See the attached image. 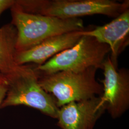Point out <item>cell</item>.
Wrapping results in <instances>:
<instances>
[{
    "instance_id": "1",
    "label": "cell",
    "mask_w": 129,
    "mask_h": 129,
    "mask_svg": "<svg viewBox=\"0 0 129 129\" xmlns=\"http://www.w3.org/2000/svg\"><path fill=\"white\" fill-rule=\"evenodd\" d=\"M3 75L7 90L1 109L23 105L36 109L52 118H57L59 108L54 97L40 86L36 68L26 64L18 65Z\"/></svg>"
},
{
    "instance_id": "2",
    "label": "cell",
    "mask_w": 129,
    "mask_h": 129,
    "mask_svg": "<svg viewBox=\"0 0 129 129\" xmlns=\"http://www.w3.org/2000/svg\"><path fill=\"white\" fill-rule=\"evenodd\" d=\"M14 5L24 12L63 19L101 14L115 18L129 7V1L18 0Z\"/></svg>"
},
{
    "instance_id": "3",
    "label": "cell",
    "mask_w": 129,
    "mask_h": 129,
    "mask_svg": "<svg viewBox=\"0 0 129 129\" xmlns=\"http://www.w3.org/2000/svg\"><path fill=\"white\" fill-rule=\"evenodd\" d=\"M10 9L12 17L11 23L17 32V53L30 49L54 36L85 30L83 20L80 18L63 19L29 14L14 5Z\"/></svg>"
},
{
    "instance_id": "4",
    "label": "cell",
    "mask_w": 129,
    "mask_h": 129,
    "mask_svg": "<svg viewBox=\"0 0 129 129\" xmlns=\"http://www.w3.org/2000/svg\"><path fill=\"white\" fill-rule=\"evenodd\" d=\"M98 69L92 67L79 72L61 71L41 74L39 75V83L45 91L54 97L59 108L71 102L102 95V85L96 78Z\"/></svg>"
},
{
    "instance_id": "5",
    "label": "cell",
    "mask_w": 129,
    "mask_h": 129,
    "mask_svg": "<svg viewBox=\"0 0 129 129\" xmlns=\"http://www.w3.org/2000/svg\"><path fill=\"white\" fill-rule=\"evenodd\" d=\"M110 51L109 46L94 37L82 36L74 46L37 66L36 69L39 73L49 74L61 71L79 72L92 67L102 69Z\"/></svg>"
},
{
    "instance_id": "6",
    "label": "cell",
    "mask_w": 129,
    "mask_h": 129,
    "mask_svg": "<svg viewBox=\"0 0 129 129\" xmlns=\"http://www.w3.org/2000/svg\"><path fill=\"white\" fill-rule=\"evenodd\" d=\"M102 69L104 75L101 80L102 103L111 117L117 119L129 109V70L124 68L118 69L110 56L106 57Z\"/></svg>"
},
{
    "instance_id": "7",
    "label": "cell",
    "mask_w": 129,
    "mask_h": 129,
    "mask_svg": "<svg viewBox=\"0 0 129 129\" xmlns=\"http://www.w3.org/2000/svg\"><path fill=\"white\" fill-rule=\"evenodd\" d=\"M105 111L101 96L71 102L59 108L57 125L61 129H93Z\"/></svg>"
},
{
    "instance_id": "8",
    "label": "cell",
    "mask_w": 129,
    "mask_h": 129,
    "mask_svg": "<svg viewBox=\"0 0 129 129\" xmlns=\"http://www.w3.org/2000/svg\"><path fill=\"white\" fill-rule=\"evenodd\" d=\"M81 36L94 37L109 46L111 60L117 65L120 53L129 44V9L125 10L109 23L90 30L80 31Z\"/></svg>"
},
{
    "instance_id": "9",
    "label": "cell",
    "mask_w": 129,
    "mask_h": 129,
    "mask_svg": "<svg viewBox=\"0 0 129 129\" xmlns=\"http://www.w3.org/2000/svg\"><path fill=\"white\" fill-rule=\"evenodd\" d=\"M81 37L80 31H75L48 38L30 49L17 53L16 64H44L56 54L74 46Z\"/></svg>"
},
{
    "instance_id": "10",
    "label": "cell",
    "mask_w": 129,
    "mask_h": 129,
    "mask_svg": "<svg viewBox=\"0 0 129 129\" xmlns=\"http://www.w3.org/2000/svg\"><path fill=\"white\" fill-rule=\"evenodd\" d=\"M17 30L12 23L0 27V72L3 75L9 73L17 66Z\"/></svg>"
},
{
    "instance_id": "11",
    "label": "cell",
    "mask_w": 129,
    "mask_h": 129,
    "mask_svg": "<svg viewBox=\"0 0 129 129\" xmlns=\"http://www.w3.org/2000/svg\"><path fill=\"white\" fill-rule=\"evenodd\" d=\"M7 90V84L5 77L3 74L0 76V109Z\"/></svg>"
},
{
    "instance_id": "12",
    "label": "cell",
    "mask_w": 129,
    "mask_h": 129,
    "mask_svg": "<svg viewBox=\"0 0 129 129\" xmlns=\"http://www.w3.org/2000/svg\"><path fill=\"white\" fill-rule=\"evenodd\" d=\"M15 3V0H0V16L5 10L11 8Z\"/></svg>"
},
{
    "instance_id": "13",
    "label": "cell",
    "mask_w": 129,
    "mask_h": 129,
    "mask_svg": "<svg viewBox=\"0 0 129 129\" xmlns=\"http://www.w3.org/2000/svg\"><path fill=\"white\" fill-rule=\"evenodd\" d=\"M1 72H0V76H1Z\"/></svg>"
}]
</instances>
